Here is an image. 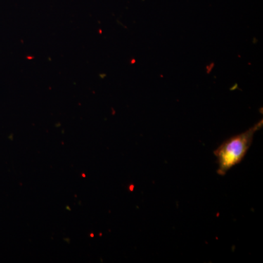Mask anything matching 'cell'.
Wrapping results in <instances>:
<instances>
[{
  "label": "cell",
  "instance_id": "6da1fadb",
  "mask_svg": "<svg viewBox=\"0 0 263 263\" xmlns=\"http://www.w3.org/2000/svg\"><path fill=\"white\" fill-rule=\"evenodd\" d=\"M262 127V120L250 129L224 141L214 152L217 160L218 174L224 176L230 169L240 163L248 152L256 132Z\"/></svg>",
  "mask_w": 263,
  "mask_h": 263
}]
</instances>
